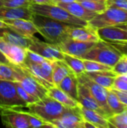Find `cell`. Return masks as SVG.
<instances>
[{"mask_svg":"<svg viewBox=\"0 0 127 128\" xmlns=\"http://www.w3.org/2000/svg\"><path fill=\"white\" fill-rule=\"evenodd\" d=\"M80 110L85 121L94 124L96 128H109V122L108 118L99 112L85 108L80 105Z\"/></svg>","mask_w":127,"mask_h":128,"instance_id":"obj_24","label":"cell"},{"mask_svg":"<svg viewBox=\"0 0 127 128\" xmlns=\"http://www.w3.org/2000/svg\"><path fill=\"white\" fill-rule=\"evenodd\" d=\"M25 108L28 109L27 112L49 123L58 118L67 109L55 99L47 95L32 104H28Z\"/></svg>","mask_w":127,"mask_h":128,"instance_id":"obj_3","label":"cell"},{"mask_svg":"<svg viewBox=\"0 0 127 128\" xmlns=\"http://www.w3.org/2000/svg\"><path fill=\"white\" fill-rule=\"evenodd\" d=\"M115 45L124 55L127 54V42H119V43H112Z\"/></svg>","mask_w":127,"mask_h":128,"instance_id":"obj_41","label":"cell"},{"mask_svg":"<svg viewBox=\"0 0 127 128\" xmlns=\"http://www.w3.org/2000/svg\"><path fill=\"white\" fill-rule=\"evenodd\" d=\"M33 13L29 8H7L0 7V19L1 20H16L24 19L31 20Z\"/></svg>","mask_w":127,"mask_h":128,"instance_id":"obj_21","label":"cell"},{"mask_svg":"<svg viewBox=\"0 0 127 128\" xmlns=\"http://www.w3.org/2000/svg\"><path fill=\"white\" fill-rule=\"evenodd\" d=\"M31 21L37 28L38 33L50 44L57 46L69 38L68 29L71 25L34 14H33Z\"/></svg>","mask_w":127,"mask_h":128,"instance_id":"obj_1","label":"cell"},{"mask_svg":"<svg viewBox=\"0 0 127 128\" xmlns=\"http://www.w3.org/2000/svg\"><path fill=\"white\" fill-rule=\"evenodd\" d=\"M107 8L113 7L127 10V0H106Z\"/></svg>","mask_w":127,"mask_h":128,"instance_id":"obj_39","label":"cell"},{"mask_svg":"<svg viewBox=\"0 0 127 128\" xmlns=\"http://www.w3.org/2000/svg\"><path fill=\"white\" fill-rule=\"evenodd\" d=\"M85 68V72H93V71H101V70H112V68L104 64H102L100 62L92 61V60H87L83 59Z\"/></svg>","mask_w":127,"mask_h":128,"instance_id":"obj_32","label":"cell"},{"mask_svg":"<svg viewBox=\"0 0 127 128\" xmlns=\"http://www.w3.org/2000/svg\"><path fill=\"white\" fill-rule=\"evenodd\" d=\"M79 81L77 76L74 73H70L66 76L57 86L72 98L77 100Z\"/></svg>","mask_w":127,"mask_h":128,"instance_id":"obj_25","label":"cell"},{"mask_svg":"<svg viewBox=\"0 0 127 128\" xmlns=\"http://www.w3.org/2000/svg\"><path fill=\"white\" fill-rule=\"evenodd\" d=\"M47 96L55 99L66 108H73L79 105V102L65 93L57 86H52L47 89Z\"/></svg>","mask_w":127,"mask_h":128,"instance_id":"obj_22","label":"cell"},{"mask_svg":"<svg viewBox=\"0 0 127 128\" xmlns=\"http://www.w3.org/2000/svg\"><path fill=\"white\" fill-rule=\"evenodd\" d=\"M77 78H78V81L80 83H82L88 87V88L91 92V93L93 95V97L94 98V99L97 100L98 104L106 112L107 117L109 118V117L112 116L114 114L109 109V105L107 104V96H108L109 89H107V88L101 86L100 85L97 84V82H95L90 77H88L85 73L78 76Z\"/></svg>","mask_w":127,"mask_h":128,"instance_id":"obj_9","label":"cell"},{"mask_svg":"<svg viewBox=\"0 0 127 128\" xmlns=\"http://www.w3.org/2000/svg\"><path fill=\"white\" fill-rule=\"evenodd\" d=\"M118 26H119V27H121V28H124V29H125V30H127V23L120 24V25H118Z\"/></svg>","mask_w":127,"mask_h":128,"instance_id":"obj_47","label":"cell"},{"mask_svg":"<svg viewBox=\"0 0 127 128\" xmlns=\"http://www.w3.org/2000/svg\"><path fill=\"white\" fill-rule=\"evenodd\" d=\"M27 117H28V124L30 126V128H44V127H47V128H53L52 124L51 123L49 122H46L43 120H42L41 118H38L37 116L27 112Z\"/></svg>","mask_w":127,"mask_h":128,"instance_id":"obj_33","label":"cell"},{"mask_svg":"<svg viewBox=\"0 0 127 128\" xmlns=\"http://www.w3.org/2000/svg\"><path fill=\"white\" fill-rule=\"evenodd\" d=\"M124 54L112 43L100 40L85 53L82 59L92 60L112 68Z\"/></svg>","mask_w":127,"mask_h":128,"instance_id":"obj_2","label":"cell"},{"mask_svg":"<svg viewBox=\"0 0 127 128\" xmlns=\"http://www.w3.org/2000/svg\"><path fill=\"white\" fill-rule=\"evenodd\" d=\"M25 59H26L29 62H34V63H41V62H43L44 61L47 60L45 58L42 57L41 56L37 54L34 52L31 51L28 49L26 50V56H25Z\"/></svg>","mask_w":127,"mask_h":128,"instance_id":"obj_38","label":"cell"},{"mask_svg":"<svg viewBox=\"0 0 127 128\" xmlns=\"http://www.w3.org/2000/svg\"><path fill=\"white\" fill-rule=\"evenodd\" d=\"M26 50L27 49L8 44L0 38V51L11 64H21L25 58Z\"/></svg>","mask_w":127,"mask_h":128,"instance_id":"obj_14","label":"cell"},{"mask_svg":"<svg viewBox=\"0 0 127 128\" xmlns=\"http://www.w3.org/2000/svg\"><path fill=\"white\" fill-rule=\"evenodd\" d=\"M100 40L109 43L127 42V31L118 26H106L96 30Z\"/></svg>","mask_w":127,"mask_h":128,"instance_id":"obj_15","label":"cell"},{"mask_svg":"<svg viewBox=\"0 0 127 128\" xmlns=\"http://www.w3.org/2000/svg\"><path fill=\"white\" fill-rule=\"evenodd\" d=\"M55 2V4H59V3H69L73 2H77V0H53Z\"/></svg>","mask_w":127,"mask_h":128,"instance_id":"obj_43","label":"cell"},{"mask_svg":"<svg viewBox=\"0 0 127 128\" xmlns=\"http://www.w3.org/2000/svg\"><path fill=\"white\" fill-rule=\"evenodd\" d=\"M112 70L116 75H124L127 74V61L125 57H123L112 68Z\"/></svg>","mask_w":127,"mask_h":128,"instance_id":"obj_37","label":"cell"},{"mask_svg":"<svg viewBox=\"0 0 127 128\" xmlns=\"http://www.w3.org/2000/svg\"><path fill=\"white\" fill-rule=\"evenodd\" d=\"M84 122L79 104L76 107L67 108L58 118L50 123L56 128H84Z\"/></svg>","mask_w":127,"mask_h":128,"instance_id":"obj_10","label":"cell"},{"mask_svg":"<svg viewBox=\"0 0 127 128\" xmlns=\"http://www.w3.org/2000/svg\"><path fill=\"white\" fill-rule=\"evenodd\" d=\"M83 7L86 9L95 12L97 14H100L106 10L107 8L106 0L105 1H82L79 2Z\"/></svg>","mask_w":127,"mask_h":128,"instance_id":"obj_30","label":"cell"},{"mask_svg":"<svg viewBox=\"0 0 127 128\" xmlns=\"http://www.w3.org/2000/svg\"><path fill=\"white\" fill-rule=\"evenodd\" d=\"M85 74L95 82L107 89H110L112 88L115 78L117 76L112 70L85 72Z\"/></svg>","mask_w":127,"mask_h":128,"instance_id":"obj_23","label":"cell"},{"mask_svg":"<svg viewBox=\"0 0 127 128\" xmlns=\"http://www.w3.org/2000/svg\"><path fill=\"white\" fill-rule=\"evenodd\" d=\"M0 62L5 63V64H10L8 60L5 58V56L3 55V53L0 51Z\"/></svg>","mask_w":127,"mask_h":128,"instance_id":"obj_44","label":"cell"},{"mask_svg":"<svg viewBox=\"0 0 127 128\" xmlns=\"http://www.w3.org/2000/svg\"><path fill=\"white\" fill-rule=\"evenodd\" d=\"M0 38L8 44L25 49H28L31 44V38L20 35L8 27L0 28Z\"/></svg>","mask_w":127,"mask_h":128,"instance_id":"obj_19","label":"cell"},{"mask_svg":"<svg viewBox=\"0 0 127 128\" xmlns=\"http://www.w3.org/2000/svg\"><path fill=\"white\" fill-rule=\"evenodd\" d=\"M73 73L63 60L52 61V83L58 86L69 74Z\"/></svg>","mask_w":127,"mask_h":128,"instance_id":"obj_26","label":"cell"},{"mask_svg":"<svg viewBox=\"0 0 127 128\" xmlns=\"http://www.w3.org/2000/svg\"><path fill=\"white\" fill-rule=\"evenodd\" d=\"M127 22V10L109 7L100 14H97L91 20L88 22V26L97 30L106 26H118Z\"/></svg>","mask_w":127,"mask_h":128,"instance_id":"obj_6","label":"cell"},{"mask_svg":"<svg viewBox=\"0 0 127 128\" xmlns=\"http://www.w3.org/2000/svg\"><path fill=\"white\" fill-rule=\"evenodd\" d=\"M111 89L115 93V94L118 96L121 102L127 106V91H120L114 88H111Z\"/></svg>","mask_w":127,"mask_h":128,"instance_id":"obj_40","label":"cell"},{"mask_svg":"<svg viewBox=\"0 0 127 128\" xmlns=\"http://www.w3.org/2000/svg\"><path fill=\"white\" fill-rule=\"evenodd\" d=\"M8 28L16 33L27 38H32L36 33H38L37 28L31 20L24 19L16 20H2Z\"/></svg>","mask_w":127,"mask_h":128,"instance_id":"obj_17","label":"cell"},{"mask_svg":"<svg viewBox=\"0 0 127 128\" xmlns=\"http://www.w3.org/2000/svg\"><path fill=\"white\" fill-rule=\"evenodd\" d=\"M124 56L125 57L126 60H127V54H124Z\"/></svg>","mask_w":127,"mask_h":128,"instance_id":"obj_49","label":"cell"},{"mask_svg":"<svg viewBox=\"0 0 127 128\" xmlns=\"http://www.w3.org/2000/svg\"><path fill=\"white\" fill-rule=\"evenodd\" d=\"M112 88L120 91H127V74L117 75Z\"/></svg>","mask_w":127,"mask_h":128,"instance_id":"obj_36","label":"cell"},{"mask_svg":"<svg viewBox=\"0 0 127 128\" xmlns=\"http://www.w3.org/2000/svg\"><path fill=\"white\" fill-rule=\"evenodd\" d=\"M29 8L34 14L48 16L68 25L77 26H85L88 25V22L74 16L57 4H38L32 3L29 6Z\"/></svg>","mask_w":127,"mask_h":128,"instance_id":"obj_4","label":"cell"},{"mask_svg":"<svg viewBox=\"0 0 127 128\" xmlns=\"http://www.w3.org/2000/svg\"><path fill=\"white\" fill-rule=\"evenodd\" d=\"M97 43V42H96ZM95 42H83L72 39L70 38L64 40L57 45L58 49L64 53L79 57L80 58L87 53L89 50L96 44Z\"/></svg>","mask_w":127,"mask_h":128,"instance_id":"obj_13","label":"cell"},{"mask_svg":"<svg viewBox=\"0 0 127 128\" xmlns=\"http://www.w3.org/2000/svg\"><path fill=\"white\" fill-rule=\"evenodd\" d=\"M15 70L11 64L0 62V80L16 81Z\"/></svg>","mask_w":127,"mask_h":128,"instance_id":"obj_31","label":"cell"},{"mask_svg":"<svg viewBox=\"0 0 127 128\" xmlns=\"http://www.w3.org/2000/svg\"><path fill=\"white\" fill-rule=\"evenodd\" d=\"M107 104L109 105V109L111 110V111L112 112L114 115L121 113L127 110V106L121 102L118 96L111 88L109 89V92H108Z\"/></svg>","mask_w":127,"mask_h":128,"instance_id":"obj_28","label":"cell"},{"mask_svg":"<svg viewBox=\"0 0 127 128\" xmlns=\"http://www.w3.org/2000/svg\"><path fill=\"white\" fill-rule=\"evenodd\" d=\"M82 1H105V0H77V2H82Z\"/></svg>","mask_w":127,"mask_h":128,"instance_id":"obj_48","label":"cell"},{"mask_svg":"<svg viewBox=\"0 0 127 128\" xmlns=\"http://www.w3.org/2000/svg\"><path fill=\"white\" fill-rule=\"evenodd\" d=\"M17 66L27 71L46 89L54 86L52 77V61L46 60L41 63H34L25 59L21 64Z\"/></svg>","mask_w":127,"mask_h":128,"instance_id":"obj_5","label":"cell"},{"mask_svg":"<svg viewBox=\"0 0 127 128\" xmlns=\"http://www.w3.org/2000/svg\"><path fill=\"white\" fill-rule=\"evenodd\" d=\"M2 124L10 128H29L26 112L20 109H8L0 111Z\"/></svg>","mask_w":127,"mask_h":128,"instance_id":"obj_12","label":"cell"},{"mask_svg":"<svg viewBox=\"0 0 127 128\" xmlns=\"http://www.w3.org/2000/svg\"><path fill=\"white\" fill-rule=\"evenodd\" d=\"M12 65L16 72V81L19 82V84L25 88V90H26L31 95L37 100L41 99L47 95V89L40 83H39L27 71L17 65Z\"/></svg>","mask_w":127,"mask_h":128,"instance_id":"obj_8","label":"cell"},{"mask_svg":"<svg viewBox=\"0 0 127 128\" xmlns=\"http://www.w3.org/2000/svg\"><path fill=\"white\" fill-rule=\"evenodd\" d=\"M28 50L36 52L47 60L55 61L63 60L64 58V52H62L57 46L49 42H43L35 36L31 38V44Z\"/></svg>","mask_w":127,"mask_h":128,"instance_id":"obj_11","label":"cell"},{"mask_svg":"<svg viewBox=\"0 0 127 128\" xmlns=\"http://www.w3.org/2000/svg\"><path fill=\"white\" fill-rule=\"evenodd\" d=\"M31 2L38 4H55L53 0H31Z\"/></svg>","mask_w":127,"mask_h":128,"instance_id":"obj_42","label":"cell"},{"mask_svg":"<svg viewBox=\"0 0 127 128\" xmlns=\"http://www.w3.org/2000/svg\"><path fill=\"white\" fill-rule=\"evenodd\" d=\"M110 128H127V110L124 112L113 115L108 118Z\"/></svg>","mask_w":127,"mask_h":128,"instance_id":"obj_29","label":"cell"},{"mask_svg":"<svg viewBox=\"0 0 127 128\" xmlns=\"http://www.w3.org/2000/svg\"><path fill=\"white\" fill-rule=\"evenodd\" d=\"M69 38L83 42H98L100 39L97 31L91 26H70L68 29Z\"/></svg>","mask_w":127,"mask_h":128,"instance_id":"obj_16","label":"cell"},{"mask_svg":"<svg viewBox=\"0 0 127 128\" xmlns=\"http://www.w3.org/2000/svg\"><path fill=\"white\" fill-rule=\"evenodd\" d=\"M63 61L77 76L85 72V68L83 59L76 56L64 53Z\"/></svg>","mask_w":127,"mask_h":128,"instance_id":"obj_27","label":"cell"},{"mask_svg":"<svg viewBox=\"0 0 127 128\" xmlns=\"http://www.w3.org/2000/svg\"><path fill=\"white\" fill-rule=\"evenodd\" d=\"M84 128H96L94 124H92L91 123L88 122H86L85 121L84 122Z\"/></svg>","mask_w":127,"mask_h":128,"instance_id":"obj_45","label":"cell"},{"mask_svg":"<svg viewBox=\"0 0 127 128\" xmlns=\"http://www.w3.org/2000/svg\"><path fill=\"white\" fill-rule=\"evenodd\" d=\"M14 84H15V87H16V92L18 94V95L27 104H32L35 101L37 100V99H36L35 98H34L32 95H31L26 90H25V88L19 84V82L14 81Z\"/></svg>","mask_w":127,"mask_h":128,"instance_id":"obj_35","label":"cell"},{"mask_svg":"<svg viewBox=\"0 0 127 128\" xmlns=\"http://www.w3.org/2000/svg\"><path fill=\"white\" fill-rule=\"evenodd\" d=\"M6 27H7V25H6V23H5L2 20H1V19H0V28H6Z\"/></svg>","mask_w":127,"mask_h":128,"instance_id":"obj_46","label":"cell"},{"mask_svg":"<svg viewBox=\"0 0 127 128\" xmlns=\"http://www.w3.org/2000/svg\"><path fill=\"white\" fill-rule=\"evenodd\" d=\"M28 104L18 95L14 82L0 80V111L25 108Z\"/></svg>","mask_w":127,"mask_h":128,"instance_id":"obj_7","label":"cell"},{"mask_svg":"<svg viewBox=\"0 0 127 128\" xmlns=\"http://www.w3.org/2000/svg\"><path fill=\"white\" fill-rule=\"evenodd\" d=\"M57 5L63 8L74 16L85 20L87 22L91 20L97 14L95 12L86 9L79 2H73L69 3H59L57 4Z\"/></svg>","mask_w":127,"mask_h":128,"instance_id":"obj_20","label":"cell"},{"mask_svg":"<svg viewBox=\"0 0 127 128\" xmlns=\"http://www.w3.org/2000/svg\"><path fill=\"white\" fill-rule=\"evenodd\" d=\"M77 101L79 102V104L81 106H82L85 108L94 110L108 118L106 112L103 111V110L100 107V106L98 104L97 100L94 99V98L91 94V93L89 91V89L88 88V87L85 86V85L80 83L79 82V85H78Z\"/></svg>","mask_w":127,"mask_h":128,"instance_id":"obj_18","label":"cell"},{"mask_svg":"<svg viewBox=\"0 0 127 128\" xmlns=\"http://www.w3.org/2000/svg\"><path fill=\"white\" fill-rule=\"evenodd\" d=\"M31 4H32L31 0H0V7L29 8Z\"/></svg>","mask_w":127,"mask_h":128,"instance_id":"obj_34","label":"cell"}]
</instances>
